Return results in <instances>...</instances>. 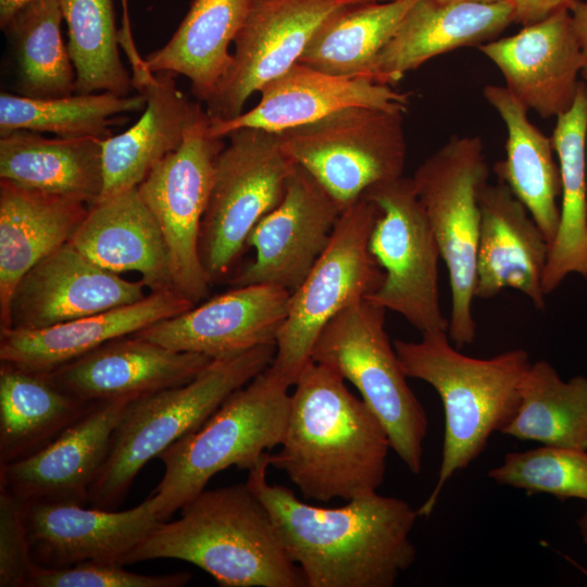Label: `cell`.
I'll return each instance as SVG.
<instances>
[{"instance_id":"cell-1","label":"cell","mask_w":587,"mask_h":587,"mask_svg":"<svg viewBox=\"0 0 587 587\" xmlns=\"http://www.w3.org/2000/svg\"><path fill=\"white\" fill-rule=\"evenodd\" d=\"M268 466L266 452L246 483L270 511L307 587H392L414 563L410 535L419 514L407 501L376 491L339 508L312 505L270 484Z\"/></svg>"},{"instance_id":"cell-2","label":"cell","mask_w":587,"mask_h":587,"mask_svg":"<svg viewBox=\"0 0 587 587\" xmlns=\"http://www.w3.org/2000/svg\"><path fill=\"white\" fill-rule=\"evenodd\" d=\"M294 386L280 449L270 453V466L321 502L376 492L391 449L376 415L338 373L312 360Z\"/></svg>"},{"instance_id":"cell-3","label":"cell","mask_w":587,"mask_h":587,"mask_svg":"<svg viewBox=\"0 0 587 587\" xmlns=\"http://www.w3.org/2000/svg\"><path fill=\"white\" fill-rule=\"evenodd\" d=\"M154 559L189 562L222 587H307L272 515L245 484L204 489L161 522L127 557L126 564Z\"/></svg>"},{"instance_id":"cell-4","label":"cell","mask_w":587,"mask_h":587,"mask_svg":"<svg viewBox=\"0 0 587 587\" xmlns=\"http://www.w3.org/2000/svg\"><path fill=\"white\" fill-rule=\"evenodd\" d=\"M401 367L410 378L429 384L445 413L441 463L437 482L416 510L428 517L457 473L486 448L490 436L512 420L520 403L521 383L532 362L523 349L489 359L461 353L448 333L424 334L420 341H392Z\"/></svg>"},{"instance_id":"cell-5","label":"cell","mask_w":587,"mask_h":587,"mask_svg":"<svg viewBox=\"0 0 587 587\" xmlns=\"http://www.w3.org/2000/svg\"><path fill=\"white\" fill-rule=\"evenodd\" d=\"M275 351L276 344H270L214 359L192 380L132 400L113 432L88 503L115 510L152 458L197 429L229 395L267 369Z\"/></svg>"},{"instance_id":"cell-6","label":"cell","mask_w":587,"mask_h":587,"mask_svg":"<svg viewBox=\"0 0 587 587\" xmlns=\"http://www.w3.org/2000/svg\"><path fill=\"white\" fill-rule=\"evenodd\" d=\"M288 389L268 366L158 455L164 475L151 495L163 522L203 491L218 472L229 466L249 472L280 445L291 403Z\"/></svg>"},{"instance_id":"cell-7","label":"cell","mask_w":587,"mask_h":587,"mask_svg":"<svg viewBox=\"0 0 587 587\" xmlns=\"http://www.w3.org/2000/svg\"><path fill=\"white\" fill-rule=\"evenodd\" d=\"M385 313L365 298L347 307L324 326L311 360L354 385L383 424L390 448L411 473L419 474L427 414L408 385L385 329Z\"/></svg>"},{"instance_id":"cell-8","label":"cell","mask_w":587,"mask_h":587,"mask_svg":"<svg viewBox=\"0 0 587 587\" xmlns=\"http://www.w3.org/2000/svg\"><path fill=\"white\" fill-rule=\"evenodd\" d=\"M489 167L478 136H454L415 170L419 199L445 261L451 289L448 336L459 349L476 336L472 313L480 228L479 191Z\"/></svg>"},{"instance_id":"cell-9","label":"cell","mask_w":587,"mask_h":587,"mask_svg":"<svg viewBox=\"0 0 587 587\" xmlns=\"http://www.w3.org/2000/svg\"><path fill=\"white\" fill-rule=\"evenodd\" d=\"M377 215L375 203L363 196L347 205L327 247L291 292L288 314L270 365L289 387L311 361L314 344L324 326L344 309L375 291L382 283L383 270L369 248Z\"/></svg>"},{"instance_id":"cell-10","label":"cell","mask_w":587,"mask_h":587,"mask_svg":"<svg viewBox=\"0 0 587 587\" xmlns=\"http://www.w3.org/2000/svg\"><path fill=\"white\" fill-rule=\"evenodd\" d=\"M362 196L378 209L369 248L384 273L365 299L399 313L422 335L448 333L439 301L440 250L412 177L377 183Z\"/></svg>"},{"instance_id":"cell-11","label":"cell","mask_w":587,"mask_h":587,"mask_svg":"<svg viewBox=\"0 0 587 587\" xmlns=\"http://www.w3.org/2000/svg\"><path fill=\"white\" fill-rule=\"evenodd\" d=\"M227 137L229 143L215 163L199 241L211 284L230 272L253 227L279 204L297 165L283 151L277 133L240 128Z\"/></svg>"},{"instance_id":"cell-12","label":"cell","mask_w":587,"mask_h":587,"mask_svg":"<svg viewBox=\"0 0 587 587\" xmlns=\"http://www.w3.org/2000/svg\"><path fill=\"white\" fill-rule=\"evenodd\" d=\"M401 111L352 107L277 133L283 151L344 210L371 186L403 175Z\"/></svg>"},{"instance_id":"cell-13","label":"cell","mask_w":587,"mask_h":587,"mask_svg":"<svg viewBox=\"0 0 587 587\" xmlns=\"http://www.w3.org/2000/svg\"><path fill=\"white\" fill-rule=\"evenodd\" d=\"M210 121L201 109L182 146L159 162L137 187L162 232L172 288L195 305L210 291L199 241L215 163L225 147L223 138L210 133Z\"/></svg>"},{"instance_id":"cell-14","label":"cell","mask_w":587,"mask_h":587,"mask_svg":"<svg viewBox=\"0 0 587 587\" xmlns=\"http://www.w3.org/2000/svg\"><path fill=\"white\" fill-rule=\"evenodd\" d=\"M363 0H252L234 45L233 62L207 103L211 117L242 113L247 100L296 64L321 23L338 8Z\"/></svg>"},{"instance_id":"cell-15","label":"cell","mask_w":587,"mask_h":587,"mask_svg":"<svg viewBox=\"0 0 587 587\" xmlns=\"http://www.w3.org/2000/svg\"><path fill=\"white\" fill-rule=\"evenodd\" d=\"M341 211L326 189L296 165L279 204L249 234L246 246L254 249V259L232 285H270L295 291L327 247Z\"/></svg>"},{"instance_id":"cell-16","label":"cell","mask_w":587,"mask_h":587,"mask_svg":"<svg viewBox=\"0 0 587 587\" xmlns=\"http://www.w3.org/2000/svg\"><path fill=\"white\" fill-rule=\"evenodd\" d=\"M147 287L108 271L70 241L17 283L2 328L41 329L143 299Z\"/></svg>"},{"instance_id":"cell-17","label":"cell","mask_w":587,"mask_h":587,"mask_svg":"<svg viewBox=\"0 0 587 587\" xmlns=\"http://www.w3.org/2000/svg\"><path fill=\"white\" fill-rule=\"evenodd\" d=\"M24 514L34 562L43 567L83 562L125 565L129 553L163 522L152 495L125 511L32 502L24 503Z\"/></svg>"},{"instance_id":"cell-18","label":"cell","mask_w":587,"mask_h":587,"mask_svg":"<svg viewBox=\"0 0 587 587\" xmlns=\"http://www.w3.org/2000/svg\"><path fill=\"white\" fill-rule=\"evenodd\" d=\"M291 292L276 286L248 285L160 321L137 336L166 348L214 359L276 344Z\"/></svg>"},{"instance_id":"cell-19","label":"cell","mask_w":587,"mask_h":587,"mask_svg":"<svg viewBox=\"0 0 587 587\" xmlns=\"http://www.w3.org/2000/svg\"><path fill=\"white\" fill-rule=\"evenodd\" d=\"M134 399L95 402L48 445L23 459L0 465V486L23 503L84 505L108 457L113 432Z\"/></svg>"},{"instance_id":"cell-20","label":"cell","mask_w":587,"mask_h":587,"mask_svg":"<svg viewBox=\"0 0 587 587\" xmlns=\"http://www.w3.org/2000/svg\"><path fill=\"white\" fill-rule=\"evenodd\" d=\"M478 49L500 70L505 87L540 117H558L572 107L584 57L567 8Z\"/></svg>"},{"instance_id":"cell-21","label":"cell","mask_w":587,"mask_h":587,"mask_svg":"<svg viewBox=\"0 0 587 587\" xmlns=\"http://www.w3.org/2000/svg\"><path fill=\"white\" fill-rule=\"evenodd\" d=\"M260 101L236 117H211L210 133L224 138L240 128L280 133L324 118L352 107L407 112L410 93L363 76H335L294 64L267 82L259 91Z\"/></svg>"},{"instance_id":"cell-22","label":"cell","mask_w":587,"mask_h":587,"mask_svg":"<svg viewBox=\"0 0 587 587\" xmlns=\"http://www.w3.org/2000/svg\"><path fill=\"white\" fill-rule=\"evenodd\" d=\"M211 358L176 351L136 334L111 340L46 374L72 397L95 403L138 398L192 380Z\"/></svg>"},{"instance_id":"cell-23","label":"cell","mask_w":587,"mask_h":587,"mask_svg":"<svg viewBox=\"0 0 587 587\" xmlns=\"http://www.w3.org/2000/svg\"><path fill=\"white\" fill-rule=\"evenodd\" d=\"M512 23L510 0H417L374 58L365 77L392 86L432 58L463 47L478 48L496 39Z\"/></svg>"},{"instance_id":"cell-24","label":"cell","mask_w":587,"mask_h":587,"mask_svg":"<svg viewBox=\"0 0 587 587\" xmlns=\"http://www.w3.org/2000/svg\"><path fill=\"white\" fill-rule=\"evenodd\" d=\"M478 200L475 298L490 299L512 288L544 310L542 277L550 250L544 234L505 184L486 183Z\"/></svg>"},{"instance_id":"cell-25","label":"cell","mask_w":587,"mask_h":587,"mask_svg":"<svg viewBox=\"0 0 587 587\" xmlns=\"http://www.w3.org/2000/svg\"><path fill=\"white\" fill-rule=\"evenodd\" d=\"M192 304L174 290L41 329L0 328V361L48 374L98 347L180 314Z\"/></svg>"},{"instance_id":"cell-26","label":"cell","mask_w":587,"mask_h":587,"mask_svg":"<svg viewBox=\"0 0 587 587\" xmlns=\"http://www.w3.org/2000/svg\"><path fill=\"white\" fill-rule=\"evenodd\" d=\"M70 242L108 271L136 272L149 291L173 290L162 232L137 187L91 204Z\"/></svg>"},{"instance_id":"cell-27","label":"cell","mask_w":587,"mask_h":587,"mask_svg":"<svg viewBox=\"0 0 587 587\" xmlns=\"http://www.w3.org/2000/svg\"><path fill=\"white\" fill-rule=\"evenodd\" d=\"M135 89L146 98L142 115L125 132L101 140L100 198L138 187L159 162L182 146L202 109L188 100L171 73H150Z\"/></svg>"},{"instance_id":"cell-28","label":"cell","mask_w":587,"mask_h":587,"mask_svg":"<svg viewBox=\"0 0 587 587\" xmlns=\"http://www.w3.org/2000/svg\"><path fill=\"white\" fill-rule=\"evenodd\" d=\"M89 205L0 179V328L20 279L68 242Z\"/></svg>"},{"instance_id":"cell-29","label":"cell","mask_w":587,"mask_h":587,"mask_svg":"<svg viewBox=\"0 0 587 587\" xmlns=\"http://www.w3.org/2000/svg\"><path fill=\"white\" fill-rule=\"evenodd\" d=\"M483 93L508 132L505 159L494 165L498 182L525 205L551 246L560 222L561 196V174L551 137L528 120L527 107L505 86L486 85Z\"/></svg>"},{"instance_id":"cell-30","label":"cell","mask_w":587,"mask_h":587,"mask_svg":"<svg viewBox=\"0 0 587 587\" xmlns=\"http://www.w3.org/2000/svg\"><path fill=\"white\" fill-rule=\"evenodd\" d=\"M252 0H192L171 39L145 58L151 73L183 75L205 104L229 72V47L240 30Z\"/></svg>"},{"instance_id":"cell-31","label":"cell","mask_w":587,"mask_h":587,"mask_svg":"<svg viewBox=\"0 0 587 587\" xmlns=\"http://www.w3.org/2000/svg\"><path fill=\"white\" fill-rule=\"evenodd\" d=\"M0 179L90 207L103 188L101 140L49 138L26 129L0 136Z\"/></svg>"},{"instance_id":"cell-32","label":"cell","mask_w":587,"mask_h":587,"mask_svg":"<svg viewBox=\"0 0 587 587\" xmlns=\"http://www.w3.org/2000/svg\"><path fill=\"white\" fill-rule=\"evenodd\" d=\"M587 85L579 82L570 110L557 117L551 136L561 174L560 222L542 277L545 295L571 273L587 282Z\"/></svg>"},{"instance_id":"cell-33","label":"cell","mask_w":587,"mask_h":587,"mask_svg":"<svg viewBox=\"0 0 587 587\" xmlns=\"http://www.w3.org/2000/svg\"><path fill=\"white\" fill-rule=\"evenodd\" d=\"M92 404L64 392L46 374L1 362L0 465L38 451Z\"/></svg>"},{"instance_id":"cell-34","label":"cell","mask_w":587,"mask_h":587,"mask_svg":"<svg viewBox=\"0 0 587 587\" xmlns=\"http://www.w3.org/2000/svg\"><path fill=\"white\" fill-rule=\"evenodd\" d=\"M342 5L317 27L298 63L335 76H363L417 0Z\"/></svg>"},{"instance_id":"cell-35","label":"cell","mask_w":587,"mask_h":587,"mask_svg":"<svg viewBox=\"0 0 587 587\" xmlns=\"http://www.w3.org/2000/svg\"><path fill=\"white\" fill-rule=\"evenodd\" d=\"M519 440L587 450V377L564 382L548 361L530 364L520 388V403L501 429Z\"/></svg>"},{"instance_id":"cell-36","label":"cell","mask_w":587,"mask_h":587,"mask_svg":"<svg viewBox=\"0 0 587 587\" xmlns=\"http://www.w3.org/2000/svg\"><path fill=\"white\" fill-rule=\"evenodd\" d=\"M146 107L141 93L118 96L112 92L73 93L66 97L37 99L1 92L0 136L26 129L51 133L60 138L112 136L110 127L120 114Z\"/></svg>"},{"instance_id":"cell-37","label":"cell","mask_w":587,"mask_h":587,"mask_svg":"<svg viewBox=\"0 0 587 587\" xmlns=\"http://www.w3.org/2000/svg\"><path fill=\"white\" fill-rule=\"evenodd\" d=\"M58 0H32L5 28L18 63L22 96L49 99L75 93V70L61 34Z\"/></svg>"},{"instance_id":"cell-38","label":"cell","mask_w":587,"mask_h":587,"mask_svg":"<svg viewBox=\"0 0 587 587\" xmlns=\"http://www.w3.org/2000/svg\"><path fill=\"white\" fill-rule=\"evenodd\" d=\"M67 27V50L75 70V93L135 89L120 57L113 0H58Z\"/></svg>"},{"instance_id":"cell-39","label":"cell","mask_w":587,"mask_h":587,"mask_svg":"<svg viewBox=\"0 0 587 587\" xmlns=\"http://www.w3.org/2000/svg\"><path fill=\"white\" fill-rule=\"evenodd\" d=\"M487 476L500 486L587 500V450L544 446L512 451Z\"/></svg>"},{"instance_id":"cell-40","label":"cell","mask_w":587,"mask_h":587,"mask_svg":"<svg viewBox=\"0 0 587 587\" xmlns=\"http://www.w3.org/2000/svg\"><path fill=\"white\" fill-rule=\"evenodd\" d=\"M188 572L145 575L127 571L114 562H83L66 567L37 565L28 587H183Z\"/></svg>"},{"instance_id":"cell-41","label":"cell","mask_w":587,"mask_h":587,"mask_svg":"<svg viewBox=\"0 0 587 587\" xmlns=\"http://www.w3.org/2000/svg\"><path fill=\"white\" fill-rule=\"evenodd\" d=\"M36 566L24 503L0 486V587H28Z\"/></svg>"},{"instance_id":"cell-42","label":"cell","mask_w":587,"mask_h":587,"mask_svg":"<svg viewBox=\"0 0 587 587\" xmlns=\"http://www.w3.org/2000/svg\"><path fill=\"white\" fill-rule=\"evenodd\" d=\"M514 10V23L523 26L537 23L560 9L567 8L573 0H510Z\"/></svg>"},{"instance_id":"cell-43","label":"cell","mask_w":587,"mask_h":587,"mask_svg":"<svg viewBox=\"0 0 587 587\" xmlns=\"http://www.w3.org/2000/svg\"><path fill=\"white\" fill-rule=\"evenodd\" d=\"M574 32L576 34L583 57L584 66L580 75L587 82V1L573 0L569 5Z\"/></svg>"},{"instance_id":"cell-44","label":"cell","mask_w":587,"mask_h":587,"mask_svg":"<svg viewBox=\"0 0 587 587\" xmlns=\"http://www.w3.org/2000/svg\"><path fill=\"white\" fill-rule=\"evenodd\" d=\"M121 4L123 9V15H122V26L118 29V43H120V47L126 53L127 60L129 62H135L139 60L140 53L137 50L133 34H132L129 16H128V0H121Z\"/></svg>"},{"instance_id":"cell-45","label":"cell","mask_w":587,"mask_h":587,"mask_svg":"<svg viewBox=\"0 0 587 587\" xmlns=\"http://www.w3.org/2000/svg\"><path fill=\"white\" fill-rule=\"evenodd\" d=\"M32 0H0V26L5 28L14 14Z\"/></svg>"},{"instance_id":"cell-46","label":"cell","mask_w":587,"mask_h":587,"mask_svg":"<svg viewBox=\"0 0 587 587\" xmlns=\"http://www.w3.org/2000/svg\"><path fill=\"white\" fill-rule=\"evenodd\" d=\"M577 525H578L583 541L587 546V509L583 513V515L578 519Z\"/></svg>"},{"instance_id":"cell-47","label":"cell","mask_w":587,"mask_h":587,"mask_svg":"<svg viewBox=\"0 0 587 587\" xmlns=\"http://www.w3.org/2000/svg\"><path fill=\"white\" fill-rule=\"evenodd\" d=\"M437 1H440V2L476 1V2L492 3V2H499L502 0H437Z\"/></svg>"}]
</instances>
